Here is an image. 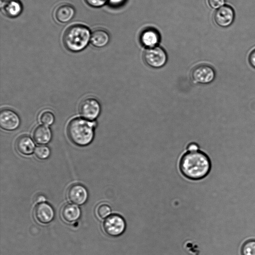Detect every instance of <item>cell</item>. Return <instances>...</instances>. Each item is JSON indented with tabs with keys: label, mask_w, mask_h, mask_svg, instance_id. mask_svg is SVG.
Wrapping results in <instances>:
<instances>
[{
	"label": "cell",
	"mask_w": 255,
	"mask_h": 255,
	"mask_svg": "<svg viewBox=\"0 0 255 255\" xmlns=\"http://www.w3.org/2000/svg\"><path fill=\"white\" fill-rule=\"evenodd\" d=\"M212 161L209 156L200 149L186 151L181 156L179 168L181 173L191 180L205 178L210 173Z\"/></svg>",
	"instance_id": "cell-1"
},
{
	"label": "cell",
	"mask_w": 255,
	"mask_h": 255,
	"mask_svg": "<svg viewBox=\"0 0 255 255\" xmlns=\"http://www.w3.org/2000/svg\"><path fill=\"white\" fill-rule=\"evenodd\" d=\"M96 124V122L81 118L73 119L67 127V134L69 139L77 145H88L94 138V128Z\"/></svg>",
	"instance_id": "cell-2"
},
{
	"label": "cell",
	"mask_w": 255,
	"mask_h": 255,
	"mask_svg": "<svg viewBox=\"0 0 255 255\" xmlns=\"http://www.w3.org/2000/svg\"><path fill=\"white\" fill-rule=\"evenodd\" d=\"M91 36L90 31L87 27L82 24H74L66 29L62 40L68 50L79 52L88 45Z\"/></svg>",
	"instance_id": "cell-3"
},
{
	"label": "cell",
	"mask_w": 255,
	"mask_h": 255,
	"mask_svg": "<svg viewBox=\"0 0 255 255\" xmlns=\"http://www.w3.org/2000/svg\"><path fill=\"white\" fill-rule=\"evenodd\" d=\"M143 59L148 67L152 69H158L166 65L168 57L164 49L156 46L147 48L143 54Z\"/></svg>",
	"instance_id": "cell-4"
},
{
	"label": "cell",
	"mask_w": 255,
	"mask_h": 255,
	"mask_svg": "<svg viewBox=\"0 0 255 255\" xmlns=\"http://www.w3.org/2000/svg\"><path fill=\"white\" fill-rule=\"evenodd\" d=\"M103 230L109 236L118 237L125 232L127 224L125 219L120 215L114 214L108 217L103 222Z\"/></svg>",
	"instance_id": "cell-5"
},
{
	"label": "cell",
	"mask_w": 255,
	"mask_h": 255,
	"mask_svg": "<svg viewBox=\"0 0 255 255\" xmlns=\"http://www.w3.org/2000/svg\"><path fill=\"white\" fill-rule=\"evenodd\" d=\"M216 73L214 68L209 65L202 64L195 66L190 73V77L196 84L207 85L215 79Z\"/></svg>",
	"instance_id": "cell-6"
},
{
	"label": "cell",
	"mask_w": 255,
	"mask_h": 255,
	"mask_svg": "<svg viewBox=\"0 0 255 255\" xmlns=\"http://www.w3.org/2000/svg\"><path fill=\"white\" fill-rule=\"evenodd\" d=\"M79 110L83 118L89 121H93L99 115L101 106L97 100L89 98L81 102Z\"/></svg>",
	"instance_id": "cell-7"
},
{
	"label": "cell",
	"mask_w": 255,
	"mask_h": 255,
	"mask_svg": "<svg viewBox=\"0 0 255 255\" xmlns=\"http://www.w3.org/2000/svg\"><path fill=\"white\" fill-rule=\"evenodd\" d=\"M235 13L233 7L225 4L216 9L214 14V19L216 23L222 27H227L233 22Z\"/></svg>",
	"instance_id": "cell-8"
},
{
	"label": "cell",
	"mask_w": 255,
	"mask_h": 255,
	"mask_svg": "<svg viewBox=\"0 0 255 255\" xmlns=\"http://www.w3.org/2000/svg\"><path fill=\"white\" fill-rule=\"evenodd\" d=\"M20 123L18 116L13 111L5 109L0 112V126L3 129L14 130L19 127Z\"/></svg>",
	"instance_id": "cell-9"
},
{
	"label": "cell",
	"mask_w": 255,
	"mask_h": 255,
	"mask_svg": "<svg viewBox=\"0 0 255 255\" xmlns=\"http://www.w3.org/2000/svg\"><path fill=\"white\" fill-rule=\"evenodd\" d=\"M34 215L36 220L42 224H48L53 219L54 212L52 207L47 203L38 204L34 209Z\"/></svg>",
	"instance_id": "cell-10"
},
{
	"label": "cell",
	"mask_w": 255,
	"mask_h": 255,
	"mask_svg": "<svg viewBox=\"0 0 255 255\" xmlns=\"http://www.w3.org/2000/svg\"><path fill=\"white\" fill-rule=\"evenodd\" d=\"M68 199L76 205H82L88 198V192L86 188L78 184L71 186L67 192Z\"/></svg>",
	"instance_id": "cell-11"
},
{
	"label": "cell",
	"mask_w": 255,
	"mask_h": 255,
	"mask_svg": "<svg viewBox=\"0 0 255 255\" xmlns=\"http://www.w3.org/2000/svg\"><path fill=\"white\" fill-rule=\"evenodd\" d=\"M22 9L21 2L18 0H5L1 5L3 13L9 17L18 16Z\"/></svg>",
	"instance_id": "cell-12"
},
{
	"label": "cell",
	"mask_w": 255,
	"mask_h": 255,
	"mask_svg": "<svg viewBox=\"0 0 255 255\" xmlns=\"http://www.w3.org/2000/svg\"><path fill=\"white\" fill-rule=\"evenodd\" d=\"M15 146L19 152L26 155L32 154L35 148L33 140L27 135L18 137L16 141Z\"/></svg>",
	"instance_id": "cell-13"
},
{
	"label": "cell",
	"mask_w": 255,
	"mask_h": 255,
	"mask_svg": "<svg viewBox=\"0 0 255 255\" xmlns=\"http://www.w3.org/2000/svg\"><path fill=\"white\" fill-rule=\"evenodd\" d=\"M80 214L79 207L71 204L65 205L61 210V216L62 219L67 223L76 221L79 218Z\"/></svg>",
	"instance_id": "cell-14"
},
{
	"label": "cell",
	"mask_w": 255,
	"mask_h": 255,
	"mask_svg": "<svg viewBox=\"0 0 255 255\" xmlns=\"http://www.w3.org/2000/svg\"><path fill=\"white\" fill-rule=\"evenodd\" d=\"M33 137L35 141L39 144L48 143L52 138L50 129L45 125H40L33 131Z\"/></svg>",
	"instance_id": "cell-15"
},
{
	"label": "cell",
	"mask_w": 255,
	"mask_h": 255,
	"mask_svg": "<svg viewBox=\"0 0 255 255\" xmlns=\"http://www.w3.org/2000/svg\"><path fill=\"white\" fill-rule=\"evenodd\" d=\"M74 7L67 4L60 5L56 9L55 17L61 23H66L70 21L74 16Z\"/></svg>",
	"instance_id": "cell-16"
},
{
	"label": "cell",
	"mask_w": 255,
	"mask_h": 255,
	"mask_svg": "<svg viewBox=\"0 0 255 255\" xmlns=\"http://www.w3.org/2000/svg\"><path fill=\"white\" fill-rule=\"evenodd\" d=\"M110 36L108 32L103 29H97L91 33L90 41L97 47H103L109 42Z\"/></svg>",
	"instance_id": "cell-17"
},
{
	"label": "cell",
	"mask_w": 255,
	"mask_h": 255,
	"mask_svg": "<svg viewBox=\"0 0 255 255\" xmlns=\"http://www.w3.org/2000/svg\"><path fill=\"white\" fill-rule=\"evenodd\" d=\"M141 42L147 48L156 46L159 40V34L153 29H148L144 31L141 34Z\"/></svg>",
	"instance_id": "cell-18"
},
{
	"label": "cell",
	"mask_w": 255,
	"mask_h": 255,
	"mask_svg": "<svg viewBox=\"0 0 255 255\" xmlns=\"http://www.w3.org/2000/svg\"><path fill=\"white\" fill-rule=\"evenodd\" d=\"M242 255H255V240L246 242L242 246Z\"/></svg>",
	"instance_id": "cell-19"
},
{
	"label": "cell",
	"mask_w": 255,
	"mask_h": 255,
	"mask_svg": "<svg viewBox=\"0 0 255 255\" xmlns=\"http://www.w3.org/2000/svg\"><path fill=\"white\" fill-rule=\"evenodd\" d=\"M96 213L101 219L107 218L111 213V208L108 204H102L97 207Z\"/></svg>",
	"instance_id": "cell-20"
},
{
	"label": "cell",
	"mask_w": 255,
	"mask_h": 255,
	"mask_svg": "<svg viewBox=\"0 0 255 255\" xmlns=\"http://www.w3.org/2000/svg\"><path fill=\"white\" fill-rule=\"evenodd\" d=\"M36 156L40 159L47 158L50 154L49 148L45 145H39L37 146L34 150Z\"/></svg>",
	"instance_id": "cell-21"
},
{
	"label": "cell",
	"mask_w": 255,
	"mask_h": 255,
	"mask_svg": "<svg viewBox=\"0 0 255 255\" xmlns=\"http://www.w3.org/2000/svg\"><path fill=\"white\" fill-rule=\"evenodd\" d=\"M39 120L41 123L45 126L52 125L54 122V116L53 113L49 111H45L41 113Z\"/></svg>",
	"instance_id": "cell-22"
},
{
	"label": "cell",
	"mask_w": 255,
	"mask_h": 255,
	"mask_svg": "<svg viewBox=\"0 0 255 255\" xmlns=\"http://www.w3.org/2000/svg\"><path fill=\"white\" fill-rule=\"evenodd\" d=\"M209 6L214 9H218L225 5V0H208Z\"/></svg>",
	"instance_id": "cell-23"
},
{
	"label": "cell",
	"mask_w": 255,
	"mask_h": 255,
	"mask_svg": "<svg viewBox=\"0 0 255 255\" xmlns=\"http://www.w3.org/2000/svg\"><path fill=\"white\" fill-rule=\"evenodd\" d=\"M107 0H85L86 2L93 7H99L105 3Z\"/></svg>",
	"instance_id": "cell-24"
},
{
	"label": "cell",
	"mask_w": 255,
	"mask_h": 255,
	"mask_svg": "<svg viewBox=\"0 0 255 255\" xmlns=\"http://www.w3.org/2000/svg\"><path fill=\"white\" fill-rule=\"evenodd\" d=\"M249 61L251 65L255 69V49L250 53Z\"/></svg>",
	"instance_id": "cell-25"
}]
</instances>
